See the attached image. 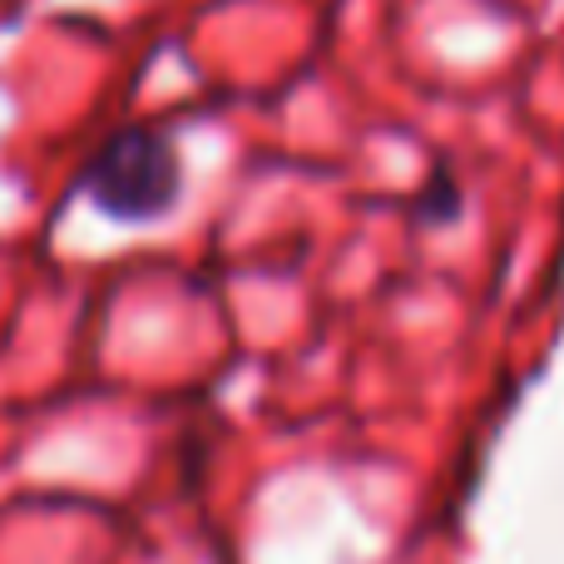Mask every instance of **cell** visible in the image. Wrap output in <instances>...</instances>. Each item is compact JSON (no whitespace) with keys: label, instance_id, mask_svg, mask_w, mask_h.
<instances>
[{"label":"cell","instance_id":"6da1fadb","mask_svg":"<svg viewBox=\"0 0 564 564\" xmlns=\"http://www.w3.org/2000/svg\"><path fill=\"white\" fill-rule=\"evenodd\" d=\"M79 188L99 214L119 218V224H149L178 204L184 169H178L174 144L159 129L129 124L99 144V154L85 164Z\"/></svg>","mask_w":564,"mask_h":564}]
</instances>
